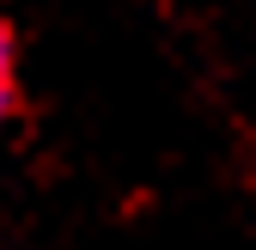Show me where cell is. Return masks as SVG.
<instances>
[{
	"mask_svg": "<svg viewBox=\"0 0 256 250\" xmlns=\"http://www.w3.org/2000/svg\"><path fill=\"white\" fill-rule=\"evenodd\" d=\"M18 110V43H12V24L0 18V128L12 122Z\"/></svg>",
	"mask_w": 256,
	"mask_h": 250,
	"instance_id": "1",
	"label": "cell"
}]
</instances>
